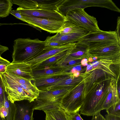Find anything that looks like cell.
<instances>
[{
	"label": "cell",
	"instance_id": "6da1fadb",
	"mask_svg": "<svg viewBox=\"0 0 120 120\" xmlns=\"http://www.w3.org/2000/svg\"><path fill=\"white\" fill-rule=\"evenodd\" d=\"M8 99L12 103L24 100L31 102L38 97L39 90L34 79H29L17 76L7 71L0 73Z\"/></svg>",
	"mask_w": 120,
	"mask_h": 120
},
{
	"label": "cell",
	"instance_id": "7a4b0ae2",
	"mask_svg": "<svg viewBox=\"0 0 120 120\" xmlns=\"http://www.w3.org/2000/svg\"><path fill=\"white\" fill-rule=\"evenodd\" d=\"M45 41L38 38H18L14 41L12 55L13 62H27L46 51L43 50Z\"/></svg>",
	"mask_w": 120,
	"mask_h": 120
},
{
	"label": "cell",
	"instance_id": "3957f363",
	"mask_svg": "<svg viewBox=\"0 0 120 120\" xmlns=\"http://www.w3.org/2000/svg\"><path fill=\"white\" fill-rule=\"evenodd\" d=\"M77 43L86 45L89 50L110 45H120L116 31H106L100 30L89 32L80 38Z\"/></svg>",
	"mask_w": 120,
	"mask_h": 120
},
{
	"label": "cell",
	"instance_id": "277c9868",
	"mask_svg": "<svg viewBox=\"0 0 120 120\" xmlns=\"http://www.w3.org/2000/svg\"><path fill=\"white\" fill-rule=\"evenodd\" d=\"M71 89L39 90L34 105V110L44 111L55 110L59 109L62 99Z\"/></svg>",
	"mask_w": 120,
	"mask_h": 120
},
{
	"label": "cell",
	"instance_id": "5b68a950",
	"mask_svg": "<svg viewBox=\"0 0 120 120\" xmlns=\"http://www.w3.org/2000/svg\"><path fill=\"white\" fill-rule=\"evenodd\" d=\"M90 7L105 8L120 12V9L111 0H63L57 11L65 17L67 13L71 11Z\"/></svg>",
	"mask_w": 120,
	"mask_h": 120
},
{
	"label": "cell",
	"instance_id": "8992f818",
	"mask_svg": "<svg viewBox=\"0 0 120 120\" xmlns=\"http://www.w3.org/2000/svg\"><path fill=\"white\" fill-rule=\"evenodd\" d=\"M84 9L78 8L69 11L65 17L66 21L83 28L89 32L100 30L96 18L89 15Z\"/></svg>",
	"mask_w": 120,
	"mask_h": 120
},
{
	"label": "cell",
	"instance_id": "52a82bcc",
	"mask_svg": "<svg viewBox=\"0 0 120 120\" xmlns=\"http://www.w3.org/2000/svg\"><path fill=\"white\" fill-rule=\"evenodd\" d=\"M29 25L39 28L50 34L57 33L65 21L22 16Z\"/></svg>",
	"mask_w": 120,
	"mask_h": 120
},
{
	"label": "cell",
	"instance_id": "ba28073f",
	"mask_svg": "<svg viewBox=\"0 0 120 120\" xmlns=\"http://www.w3.org/2000/svg\"><path fill=\"white\" fill-rule=\"evenodd\" d=\"M23 16L65 21V18L57 11L46 9H28L19 7L16 9Z\"/></svg>",
	"mask_w": 120,
	"mask_h": 120
},
{
	"label": "cell",
	"instance_id": "9c48e42d",
	"mask_svg": "<svg viewBox=\"0 0 120 120\" xmlns=\"http://www.w3.org/2000/svg\"><path fill=\"white\" fill-rule=\"evenodd\" d=\"M6 71L27 79H34L31 65L26 62H12L7 66Z\"/></svg>",
	"mask_w": 120,
	"mask_h": 120
},
{
	"label": "cell",
	"instance_id": "30bf717a",
	"mask_svg": "<svg viewBox=\"0 0 120 120\" xmlns=\"http://www.w3.org/2000/svg\"><path fill=\"white\" fill-rule=\"evenodd\" d=\"M76 43V42H75L63 45L56 49L47 51L32 60L26 62L30 64L32 69H34L41 63L54 55L73 48Z\"/></svg>",
	"mask_w": 120,
	"mask_h": 120
},
{
	"label": "cell",
	"instance_id": "8fae6325",
	"mask_svg": "<svg viewBox=\"0 0 120 120\" xmlns=\"http://www.w3.org/2000/svg\"><path fill=\"white\" fill-rule=\"evenodd\" d=\"M89 31L79 32L61 35L57 32L54 36H49L45 40V43L55 42L63 45L77 42L82 37L88 33Z\"/></svg>",
	"mask_w": 120,
	"mask_h": 120
},
{
	"label": "cell",
	"instance_id": "7c38bea8",
	"mask_svg": "<svg viewBox=\"0 0 120 120\" xmlns=\"http://www.w3.org/2000/svg\"><path fill=\"white\" fill-rule=\"evenodd\" d=\"M71 73L62 72L48 76L34 79L37 87L40 90L68 77Z\"/></svg>",
	"mask_w": 120,
	"mask_h": 120
},
{
	"label": "cell",
	"instance_id": "4fadbf2b",
	"mask_svg": "<svg viewBox=\"0 0 120 120\" xmlns=\"http://www.w3.org/2000/svg\"><path fill=\"white\" fill-rule=\"evenodd\" d=\"M16 109V105L8 99L4 91V105L0 108L1 117L4 120H14Z\"/></svg>",
	"mask_w": 120,
	"mask_h": 120
},
{
	"label": "cell",
	"instance_id": "5bb4252c",
	"mask_svg": "<svg viewBox=\"0 0 120 120\" xmlns=\"http://www.w3.org/2000/svg\"><path fill=\"white\" fill-rule=\"evenodd\" d=\"M16 106L14 120H33L34 106L21 104Z\"/></svg>",
	"mask_w": 120,
	"mask_h": 120
},
{
	"label": "cell",
	"instance_id": "9a60e30c",
	"mask_svg": "<svg viewBox=\"0 0 120 120\" xmlns=\"http://www.w3.org/2000/svg\"><path fill=\"white\" fill-rule=\"evenodd\" d=\"M63 69L48 67L41 68L32 69V74L34 79L45 77L60 73L63 72Z\"/></svg>",
	"mask_w": 120,
	"mask_h": 120
},
{
	"label": "cell",
	"instance_id": "2e32d148",
	"mask_svg": "<svg viewBox=\"0 0 120 120\" xmlns=\"http://www.w3.org/2000/svg\"><path fill=\"white\" fill-rule=\"evenodd\" d=\"M120 45H111L90 50L89 54L96 56L117 55L120 53Z\"/></svg>",
	"mask_w": 120,
	"mask_h": 120
},
{
	"label": "cell",
	"instance_id": "e0dca14e",
	"mask_svg": "<svg viewBox=\"0 0 120 120\" xmlns=\"http://www.w3.org/2000/svg\"><path fill=\"white\" fill-rule=\"evenodd\" d=\"M73 48L54 55L41 63L34 69L41 68L52 66L60 60L70 54Z\"/></svg>",
	"mask_w": 120,
	"mask_h": 120
},
{
	"label": "cell",
	"instance_id": "ac0fdd59",
	"mask_svg": "<svg viewBox=\"0 0 120 120\" xmlns=\"http://www.w3.org/2000/svg\"><path fill=\"white\" fill-rule=\"evenodd\" d=\"M88 31L68 21H65L62 27L58 32L61 35L68 34Z\"/></svg>",
	"mask_w": 120,
	"mask_h": 120
},
{
	"label": "cell",
	"instance_id": "d6986e66",
	"mask_svg": "<svg viewBox=\"0 0 120 120\" xmlns=\"http://www.w3.org/2000/svg\"><path fill=\"white\" fill-rule=\"evenodd\" d=\"M11 0H0V18L8 16L13 5Z\"/></svg>",
	"mask_w": 120,
	"mask_h": 120
},
{
	"label": "cell",
	"instance_id": "ffe728a7",
	"mask_svg": "<svg viewBox=\"0 0 120 120\" xmlns=\"http://www.w3.org/2000/svg\"><path fill=\"white\" fill-rule=\"evenodd\" d=\"M50 111L56 120H67L66 112L62 108Z\"/></svg>",
	"mask_w": 120,
	"mask_h": 120
},
{
	"label": "cell",
	"instance_id": "44dd1931",
	"mask_svg": "<svg viewBox=\"0 0 120 120\" xmlns=\"http://www.w3.org/2000/svg\"><path fill=\"white\" fill-rule=\"evenodd\" d=\"M106 111L109 114L120 117V101L117 103L114 108L112 105L106 110Z\"/></svg>",
	"mask_w": 120,
	"mask_h": 120
},
{
	"label": "cell",
	"instance_id": "7402d4cb",
	"mask_svg": "<svg viewBox=\"0 0 120 120\" xmlns=\"http://www.w3.org/2000/svg\"><path fill=\"white\" fill-rule=\"evenodd\" d=\"M64 45L57 42H50L45 43L43 50L46 51L58 48Z\"/></svg>",
	"mask_w": 120,
	"mask_h": 120
},
{
	"label": "cell",
	"instance_id": "603a6c76",
	"mask_svg": "<svg viewBox=\"0 0 120 120\" xmlns=\"http://www.w3.org/2000/svg\"><path fill=\"white\" fill-rule=\"evenodd\" d=\"M113 105L112 94L110 93L107 95L103 106V110L108 109Z\"/></svg>",
	"mask_w": 120,
	"mask_h": 120
},
{
	"label": "cell",
	"instance_id": "cb8c5ba5",
	"mask_svg": "<svg viewBox=\"0 0 120 120\" xmlns=\"http://www.w3.org/2000/svg\"><path fill=\"white\" fill-rule=\"evenodd\" d=\"M4 91L2 81L0 76V108L4 105Z\"/></svg>",
	"mask_w": 120,
	"mask_h": 120
},
{
	"label": "cell",
	"instance_id": "d4e9b609",
	"mask_svg": "<svg viewBox=\"0 0 120 120\" xmlns=\"http://www.w3.org/2000/svg\"><path fill=\"white\" fill-rule=\"evenodd\" d=\"M79 111L74 114H69L66 112L67 117L71 120H83L81 116L79 114Z\"/></svg>",
	"mask_w": 120,
	"mask_h": 120
},
{
	"label": "cell",
	"instance_id": "484cf974",
	"mask_svg": "<svg viewBox=\"0 0 120 120\" xmlns=\"http://www.w3.org/2000/svg\"><path fill=\"white\" fill-rule=\"evenodd\" d=\"M10 13L17 19L25 22V20L22 16L21 15L20 12L17 10H12Z\"/></svg>",
	"mask_w": 120,
	"mask_h": 120
},
{
	"label": "cell",
	"instance_id": "4316f807",
	"mask_svg": "<svg viewBox=\"0 0 120 120\" xmlns=\"http://www.w3.org/2000/svg\"><path fill=\"white\" fill-rule=\"evenodd\" d=\"M46 114L45 120H56L50 111H44Z\"/></svg>",
	"mask_w": 120,
	"mask_h": 120
},
{
	"label": "cell",
	"instance_id": "83f0119b",
	"mask_svg": "<svg viewBox=\"0 0 120 120\" xmlns=\"http://www.w3.org/2000/svg\"><path fill=\"white\" fill-rule=\"evenodd\" d=\"M105 116L106 120H120V117L108 114L105 115Z\"/></svg>",
	"mask_w": 120,
	"mask_h": 120
},
{
	"label": "cell",
	"instance_id": "f1b7e54d",
	"mask_svg": "<svg viewBox=\"0 0 120 120\" xmlns=\"http://www.w3.org/2000/svg\"><path fill=\"white\" fill-rule=\"evenodd\" d=\"M91 120H106L100 112L96 115L93 116Z\"/></svg>",
	"mask_w": 120,
	"mask_h": 120
},
{
	"label": "cell",
	"instance_id": "f546056e",
	"mask_svg": "<svg viewBox=\"0 0 120 120\" xmlns=\"http://www.w3.org/2000/svg\"><path fill=\"white\" fill-rule=\"evenodd\" d=\"M10 62L7 60L4 59L0 56V65H8Z\"/></svg>",
	"mask_w": 120,
	"mask_h": 120
},
{
	"label": "cell",
	"instance_id": "4dcf8cb0",
	"mask_svg": "<svg viewBox=\"0 0 120 120\" xmlns=\"http://www.w3.org/2000/svg\"><path fill=\"white\" fill-rule=\"evenodd\" d=\"M117 30L116 32L117 33L118 39L120 41V17H118L117 19Z\"/></svg>",
	"mask_w": 120,
	"mask_h": 120
},
{
	"label": "cell",
	"instance_id": "1f68e13d",
	"mask_svg": "<svg viewBox=\"0 0 120 120\" xmlns=\"http://www.w3.org/2000/svg\"><path fill=\"white\" fill-rule=\"evenodd\" d=\"M7 65H0V73H3L6 71V68Z\"/></svg>",
	"mask_w": 120,
	"mask_h": 120
},
{
	"label": "cell",
	"instance_id": "d6a6232c",
	"mask_svg": "<svg viewBox=\"0 0 120 120\" xmlns=\"http://www.w3.org/2000/svg\"><path fill=\"white\" fill-rule=\"evenodd\" d=\"M87 59L85 58L83 59L81 61V63L82 65H87Z\"/></svg>",
	"mask_w": 120,
	"mask_h": 120
},
{
	"label": "cell",
	"instance_id": "836d02e7",
	"mask_svg": "<svg viewBox=\"0 0 120 120\" xmlns=\"http://www.w3.org/2000/svg\"><path fill=\"white\" fill-rule=\"evenodd\" d=\"M99 63V62L97 61H95L92 63V66L93 67H96L97 66Z\"/></svg>",
	"mask_w": 120,
	"mask_h": 120
},
{
	"label": "cell",
	"instance_id": "e575fe53",
	"mask_svg": "<svg viewBox=\"0 0 120 120\" xmlns=\"http://www.w3.org/2000/svg\"><path fill=\"white\" fill-rule=\"evenodd\" d=\"M75 67V70L77 71H79L81 70V66L80 65L77 66Z\"/></svg>",
	"mask_w": 120,
	"mask_h": 120
},
{
	"label": "cell",
	"instance_id": "d590c367",
	"mask_svg": "<svg viewBox=\"0 0 120 120\" xmlns=\"http://www.w3.org/2000/svg\"><path fill=\"white\" fill-rule=\"evenodd\" d=\"M92 65L89 64L88 65L87 68V70L89 71L91 70L92 69Z\"/></svg>",
	"mask_w": 120,
	"mask_h": 120
},
{
	"label": "cell",
	"instance_id": "8d00e7d4",
	"mask_svg": "<svg viewBox=\"0 0 120 120\" xmlns=\"http://www.w3.org/2000/svg\"><path fill=\"white\" fill-rule=\"evenodd\" d=\"M79 73L78 71L74 73L73 75L75 76H78L79 75Z\"/></svg>",
	"mask_w": 120,
	"mask_h": 120
},
{
	"label": "cell",
	"instance_id": "74e56055",
	"mask_svg": "<svg viewBox=\"0 0 120 120\" xmlns=\"http://www.w3.org/2000/svg\"><path fill=\"white\" fill-rule=\"evenodd\" d=\"M75 70H76L75 68V67H74L71 70V73H74L76 71Z\"/></svg>",
	"mask_w": 120,
	"mask_h": 120
},
{
	"label": "cell",
	"instance_id": "f35d334b",
	"mask_svg": "<svg viewBox=\"0 0 120 120\" xmlns=\"http://www.w3.org/2000/svg\"><path fill=\"white\" fill-rule=\"evenodd\" d=\"M0 120H4L1 117L0 114Z\"/></svg>",
	"mask_w": 120,
	"mask_h": 120
},
{
	"label": "cell",
	"instance_id": "ab89813d",
	"mask_svg": "<svg viewBox=\"0 0 120 120\" xmlns=\"http://www.w3.org/2000/svg\"><path fill=\"white\" fill-rule=\"evenodd\" d=\"M6 24L5 23H0V26Z\"/></svg>",
	"mask_w": 120,
	"mask_h": 120
},
{
	"label": "cell",
	"instance_id": "60d3db41",
	"mask_svg": "<svg viewBox=\"0 0 120 120\" xmlns=\"http://www.w3.org/2000/svg\"><path fill=\"white\" fill-rule=\"evenodd\" d=\"M66 117H67V120H71L69 119L67 117V116L66 115Z\"/></svg>",
	"mask_w": 120,
	"mask_h": 120
},
{
	"label": "cell",
	"instance_id": "b9f144b4",
	"mask_svg": "<svg viewBox=\"0 0 120 120\" xmlns=\"http://www.w3.org/2000/svg\"><path fill=\"white\" fill-rule=\"evenodd\" d=\"M93 59L94 60H96V57H94L93 58Z\"/></svg>",
	"mask_w": 120,
	"mask_h": 120
}]
</instances>
